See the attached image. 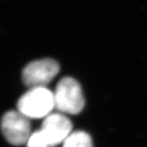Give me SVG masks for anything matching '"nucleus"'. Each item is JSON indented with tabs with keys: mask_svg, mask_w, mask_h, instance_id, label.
I'll list each match as a JSON object with an SVG mask.
<instances>
[{
	"mask_svg": "<svg viewBox=\"0 0 147 147\" xmlns=\"http://www.w3.org/2000/svg\"><path fill=\"white\" fill-rule=\"evenodd\" d=\"M54 107V95L45 87L31 88L18 103V111L29 119L45 118Z\"/></svg>",
	"mask_w": 147,
	"mask_h": 147,
	"instance_id": "nucleus-1",
	"label": "nucleus"
},
{
	"mask_svg": "<svg viewBox=\"0 0 147 147\" xmlns=\"http://www.w3.org/2000/svg\"><path fill=\"white\" fill-rule=\"evenodd\" d=\"M53 95L55 108L62 113L78 114L85 105L80 85L72 78L67 77L60 80Z\"/></svg>",
	"mask_w": 147,
	"mask_h": 147,
	"instance_id": "nucleus-2",
	"label": "nucleus"
},
{
	"mask_svg": "<svg viewBox=\"0 0 147 147\" xmlns=\"http://www.w3.org/2000/svg\"><path fill=\"white\" fill-rule=\"evenodd\" d=\"M59 71V65L52 59L35 60L26 66L22 78L29 87H45Z\"/></svg>",
	"mask_w": 147,
	"mask_h": 147,
	"instance_id": "nucleus-3",
	"label": "nucleus"
},
{
	"mask_svg": "<svg viewBox=\"0 0 147 147\" xmlns=\"http://www.w3.org/2000/svg\"><path fill=\"white\" fill-rule=\"evenodd\" d=\"M2 131L6 140L12 145L21 146L30 138L31 125L28 117L19 111H8L2 116Z\"/></svg>",
	"mask_w": 147,
	"mask_h": 147,
	"instance_id": "nucleus-4",
	"label": "nucleus"
},
{
	"mask_svg": "<svg viewBox=\"0 0 147 147\" xmlns=\"http://www.w3.org/2000/svg\"><path fill=\"white\" fill-rule=\"evenodd\" d=\"M71 120L61 113H51L45 117L41 131L50 147L64 143L71 134Z\"/></svg>",
	"mask_w": 147,
	"mask_h": 147,
	"instance_id": "nucleus-5",
	"label": "nucleus"
},
{
	"mask_svg": "<svg viewBox=\"0 0 147 147\" xmlns=\"http://www.w3.org/2000/svg\"><path fill=\"white\" fill-rule=\"evenodd\" d=\"M63 147H93L89 134L83 131L72 132L63 143Z\"/></svg>",
	"mask_w": 147,
	"mask_h": 147,
	"instance_id": "nucleus-6",
	"label": "nucleus"
},
{
	"mask_svg": "<svg viewBox=\"0 0 147 147\" xmlns=\"http://www.w3.org/2000/svg\"><path fill=\"white\" fill-rule=\"evenodd\" d=\"M26 144L27 147H50L41 130L31 134Z\"/></svg>",
	"mask_w": 147,
	"mask_h": 147,
	"instance_id": "nucleus-7",
	"label": "nucleus"
}]
</instances>
